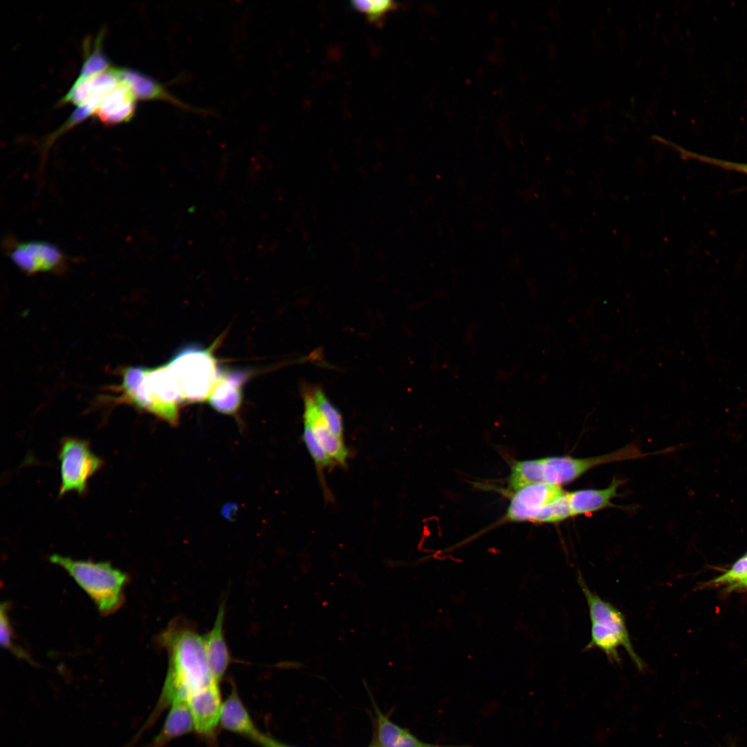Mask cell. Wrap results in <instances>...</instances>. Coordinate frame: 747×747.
I'll use <instances>...</instances> for the list:
<instances>
[{
    "label": "cell",
    "instance_id": "1",
    "mask_svg": "<svg viewBox=\"0 0 747 747\" xmlns=\"http://www.w3.org/2000/svg\"><path fill=\"white\" fill-rule=\"evenodd\" d=\"M159 641L167 652L168 670L158 703L141 731L151 725L164 708L187 701L195 692L218 682L208 665L203 636L192 626L174 620L160 634Z\"/></svg>",
    "mask_w": 747,
    "mask_h": 747
},
{
    "label": "cell",
    "instance_id": "2",
    "mask_svg": "<svg viewBox=\"0 0 747 747\" xmlns=\"http://www.w3.org/2000/svg\"><path fill=\"white\" fill-rule=\"evenodd\" d=\"M647 455L636 446L629 445L609 454L588 458L557 456L518 461L512 467L509 486L515 491L537 483L561 486L597 466Z\"/></svg>",
    "mask_w": 747,
    "mask_h": 747
},
{
    "label": "cell",
    "instance_id": "3",
    "mask_svg": "<svg viewBox=\"0 0 747 747\" xmlns=\"http://www.w3.org/2000/svg\"><path fill=\"white\" fill-rule=\"evenodd\" d=\"M578 582L585 597L591 621V637L585 649H597L612 664L620 665L619 647L625 649L636 669L644 672L646 664L638 655L631 643L625 615L611 602L592 591L580 572Z\"/></svg>",
    "mask_w": 747,
    "mask_h": 747
},
{
    "label": "cell",
    "instance_id": "4",
    "mask_svg": "<svg viewBox=\"0 0 747 747\" xmlns=\"http://www.w3.org/2000/svg\"><path fill=\"white\" fill-rule=\"evenodd\" d=\"M49 559L67 571L94 602L101 614H111L122 606L127 575L111 563L74 560L57 554L50 555Z\"/></svg>",
    "mask_w": 747,
    "mask_h": 747
},
{
    "label": "cell",
    "instance_id": "5",
    "mask_svg": "<svg viewBox=\"0 0 747 747\" xmlns=\"http://www.w3.org/2000/svg\"><path fill=\"white\" fill-rule=\"evenodd\" d=\"M167 363L184 403L208 399L221 372L212 348L187 346L178 351Z\"/></svg>",
    "mask_w": 747,
    "mask_h": 747
},
{
    "label": "cell",
    "instance_id": "6",
    "mask_svg": "<svg viewBox=\"0 0 747 747\" xmlns=\"http://www.w3.org/2000/svg\"><path fill=\"white\" fill-rule=\"evenodd\" d=\"M61 483L58 497L71 492L82 495L87 491L88 481L103 466L104 461L95 454L89 441L75 437H64L58 452Z\"/></svg>",
    "mask_w": 747,
    "mask_h": 747
},
{
    "label": "cell",
    "instance_id": "7",
    "mask_svg": "<svg viewBox=\"0 0 747 747\" xmlns=\"http://www.w3.org/2000/svg\"><path fill=\"white\" fill-rule=\"evenodd\" d=\"M3 245L12 262L26 275L62 273L68 267V257L53 243L19 240L10 235L4 238Z\"/></svg>",
    "mask_w": 747,
    "mask_h": 747
},
{
    "label": "cell",
    "instance_id": "8",
    "mask_svg": "<svg viewBox=\"0 0 747 747\" xmlns=\"http://www.w3.org/2000/svg\"><path fill=\"white\" fill-rule=\"evenodd\" d=\"M566 492L561 486L537 483L516 490L513 495L506 517L513 522H531L543 509L562 497Z\"/></svg>",
    "mask_w": 747,
    "mask_h": 747
},
{
    "label": "cell",
    "instance_id": "9",
    "mask_svg": "<svg viewBox=\"0 0 747 747\" xmlns=\"http://www.w3.org/2000/svg\"><path fill=\"white\" fill-rule=\"evenodd\" d=\"M304 423L312 430L317 441L332 459L344 465L348 450L342 439L334 434L321 415L314 400L309 386L303 387Z\"/></svg>",
    "mask_w": 747,
    "mask_h": 747
},
{
    "label": "cell",
    "instance_id": "10",
    "mask_svg": "<svg viewBox=\"0 0 747 747\" xmlns=\"http://www.w3.org/2000/svg\"><path fill=\"white\" fill-rule=\"evenodd\" d=\"M194 730L209 736L214 732L220 721L222 707L218 682H214L193 693L187 699Z\"/></svg>",
    "mask_w": 747,
    "mask_h": 747
},
{
    "label": "cell",
    "instance_id": "11",
    "mask_svg": "<svg viewBox=\"0 0 747 747\" xmlns=\"http://www.w3.org/2000/svg\"><path fill=\"white\" fill-rule=\"evenodd\" d=\"M248 377L244 371H221L208 400L216 411L234 414L242 400V388Z\"/></svg>",
    "mask_w": 747,
    "mask_h": 747
},
{
    "label": "cell",
    "instance_id": "12",
    "mask_svg": "<svg viewBox=\"0 0 747 747\" xmlns=\"http://www.w3.org/2000/svg\"><path fill=\"white\" fill-rule=\"evenodd\" d=\"M225 605L221 604L211 630L203 636L208 665L213 677L219 681L225 674L231 657L224 636Z\"/></svg>",
    "mask_w": 747,
    "mask_h": 747
},
{
    "label": "cell",
    "instance_id": "13",
    "mask_svg": "<svg viewBox=\"0 0 747 747\" xmlns=\"http://www.w3.org/2000/svg\"><path fill=\"white\" fill-rule=\"evenodd\" d=\"M621 481L614 479L607 488L582 489L566 492L571 515H589L613 506Z\"/></svg>",
    "mask_w": 747,
    "mask_h": 747
},
{
    "label": "cell",
    "instance_id": "14",
    "mask_svg": "<svg viewBox=\"0 0 747 747\" xmlns=\"http://www.w3.org/2000/svg\"><path fill=\"white\" fill-rule=\"evenodd\" d=\"M219 722L225 729L247 736L255 741L261 735L234 690L222 703Z\"/></svg>",
    "mask_w": 747,
    "mask_h": 747
},
{
    "label": "cell",
    "instance_id": "15",
    "mask_svg": "<svg viewBox=\"0 0 747 747\" xmlns=\"http://www.w3.org/2000/svg\"><path fill=\"white\" fill-rule=\"evenodd\" d=\"M193 730L194 721L187 701L174 702L171 705L160 732L153 741L151 747H160Z\"/></svg>",
    "mask_w": 747,
    "mask_h": 747
},
{
    "label": "cell",
    "instance_id": "16",
    "mask_svg": "<svg viewBox=\"0 0 747 747\" xmlns=\"http://www.w3.org/2000/svg\"><path fill=\"white\" fill-rule=\"evenodd\" d=\"M378 737L380 747H460L425 743L378 713Z\"/></svg>",
    "mask_w": 747,
    "mask_h": 747
},
{
    "label": "cell",
    "instance_id": "17",
    "mask_svg": "<svg viewBox=\"0 0 747 747\" xmlns=\"http://www.w3.org/2000/svg\"><path fill=\"white\" fill-rule=\"evenodd\" d=\"M316 405L332 432L342 439L344 426L339 410L318 387L309 386Z\"/></svg>",
    "mask_w": 747,
    "mask_h": 747
},
{
    "label": "cell",
    "instance_id": "18",
    "mask_svg": "<svg viewBox=\"0 0 747 747\" xmlns=\"http://www.w3.org/2000/svg\"><path fill=\"white\" fill-rule=\"evenodd\" d=\"M351 6L377 24H381L387 15L398 7L397 3L391 0H356L351 1Z\"/></svg>",
    "mask_w": 747,
    "mask_h": 747
},
{
    "label": "cell",
    "instance_id": "19",
    "mask_svg": "<svg viewBox=\"0 0 747 747\" xmlns=\"http://www.w3.org/2000/svg\"><path fill=\"white\" fill-rule=\"evenodd\" d=\"M10 603L8 602H3L0 608V630H1V646L11 652L17 657L21 659H24L31 663L32 660L28 656V654L20 647L16 645L14 643L13 630L10 625V619L8 615V609L10 608Z\"/></svg>",
    "mask_w": 747,
    "mask_h": 747
},
{
    "label": "cell",
    "instance_id": "20",
    "mask_svg": "<svg viewBox=\"0 0 747 747\" xmlns=\"http://www.w3.org/2000/svg\"><path fill=\"white\" fill-rule=\"evenodd\" d=\"M303 439L312 459L318 468L323 469L334 464L335 461L320 445L312 430L306 423H304Z\"/></svg>",
    "mask_w": 747,
    "mask_h": 747
},
{
    "label": "cell",
    "instance_id": "21",
    "mask_svg": "<svg viewBox=\"0 0 747 747\" xmlns=\"http://www.w3.org/2000/svg\"><path fill=\"white\" fill-rule=\"evenodd\" d=\"M678 149L683 156H685L688 158L698 160L703 163L718 167L726 170L739 172L747 175V163H746L721 160L714 157L708 156L703 154H699L695 152L685 150L681 148Z\"/></svg>",
    "mask_w": 747,
    "mask_h": 747
},
{
    "label": "cell",
    "instance_id": "22",
    "mask_svg": "<svg viewBox=\"0 0 747 747\" xmlns=\"http://www.w3.org/2000/svg\"><path fill=\"white\" fill-rule=\"evenodd\" d=\"M747 580V555L739 559L732 568L714 580L715 583H734Z\"/></svg>",
    "mask_w": 747,
    "mask_h": 747
},
{
    "label": "cell",
    "instance_id": "23",
    "mask_svg": "<svg viewBox=\"0 0 747 747\" xmlns=\"http://www.w3.org/2000/svg\"><path fill=\"white\" fill-rule=\"evenodd\" d=\"M255 741L261 747H291L262 733Z\"/></svg>",
    "mask_w": 747,
    "mask_h": 747
},
{
    "label": "cell",
    "instance_id": "24",
    "mask_svg": "<svg viewBox=\"0 0 747 747\" xmlns=\"http://www.w3.org/2000/svg\"><path fill=\"white\" fill-rule=\"evenodd\" d=\"M370 747H378V746H376V745H371Z\"/></svg>",
    "mask_w": 747,
    "mask_h": 747
},
{
    "label": "cell",
    "instance_id": "25",
    "mask_svg": "<svg viewBox=\"0 0 747 747\" xmlns=\"http://www.w3.org/2000/svg\"><path fill=\"white\" fill-rule=\"evenodd\" d=\"M746 555H747V553Z\"/></svg>",
    "mask_w": 747,
    "mask_h": 747
}]
</instances>
